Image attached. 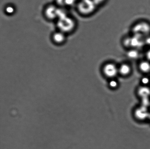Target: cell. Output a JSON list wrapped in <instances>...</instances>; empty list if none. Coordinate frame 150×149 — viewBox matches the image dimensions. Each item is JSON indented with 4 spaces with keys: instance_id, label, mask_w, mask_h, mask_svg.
Listing matches in <instances>:
<instances>
[{
    "instance_id": "1",
    "label": "cell",
    "mask_w": 150,
    "mask_h": 149,
    "mask_svg": "<svg viewBox=\"0 0 150 149\" xmlns=\"http://www.w3.org/2000/svg\"><path fill=\"white\" fill-rule=\"evenodd\" d=\"M58 26L63 33L68 32L72 30L75 26V23L72 19L66 17L59 19Z\"/></svg>"
},
{
    "instance_id": "2",
    "label": "cell",
    "mask_w": 150,
    "mask_h": 149,
    "mask_svg": "<svg viewBox=\"0 0 150 149\" xmlns=\"http://www.w3.org/2000/svg\"><path fill=\"white\" fill-rule=\"evenodd\" d=\"M103 71L107 76L113 77L117 75L118 71V69L115 65L110 63L107 64L104 66Z\"/></svg>"
},
{
    "instance_id": "3",
    "label": "cell",
    "mask_w": 150,
    "mask_h": 149,
    "mask_svg": "<svg viewBox=\"0 0 150 149\" xmlns=\"http://www.w3.org/2000/svg\"><path fill=\"white\" fill-rule=\"evenodd\" d=\"M134 33L138 35L142 36L148 33L150 31V27L149 25L146 23H142L137 24L133 29Z\"/></svg>"
},
{
    "instance_id": "4",
    "label": "cell",
    "mask_w": 150,
    "mask_h": 149,
    "mask_svg": "<svg viewBox=\"0 0 150 149\" xmlns=\"http://www.w3.org/2000/svg\"><path fill=\"white\" fill-rule=\"evenodd\" d=\"M58 10L54 7H48L45 11V15L48 18L54 19L58 17Z\"/></svg>"
},
{
    "instance_id": "5",
    "label": "cell",
    "mask_w": 150,
    "mask_h": 149,
    "mask_svg": "<svg viewBox=\"0 0 150 149\" xmlns=\"http://www.w3.org/2000/svg\"><path fill=\"white\" fill-rule=\"evenodd\" d=\"M53 39L54 41L57 43H62L65 41V35L62 32H57L54 34L53 36Z\"/></svg>"
},
{
    "instance_id": "6",
    "label": "cell",
    "mask_w": 150,
    "mask_h": 149,
    "mask_svg": "<svg viewBox=\"0 0 150 149\" xmlns=\"http://www.w3.org/2000/svg\"><path fill=\"white\" fill-rule=\"evenodd\" d=\"M131 71V68L129 64H123L120 66L118 69V71L123 75H127Z\"/></svg>"
},
{
    "instance_id": "7",
    "label": "cell",
    "mask_w": 150,
    "mask_h": 149,
    "mask_svg": "<svg viewBox=\"0 0 150 149\" xmlns=\"http://www.w3.org/2000/svg\"><path fill=\"white\" fill-rule=\"evenodd\" d=\"M139 68L142 72H149L150 71V64L148 61H142L139 64Z\"/></svg>"
},
{
    "instance_id": "8",
    "label": "cell",
    "mask_w": 150,
    "mask_h": 149,
    "mask_svg": "<svg viewBox=\"0 0 150 149\" xmlns=\"http://www.w3.org/2000/svg\"><path fill=\"white\" fill-rule=\"evenodd\" d=\"M127 55L129 58L131 59H136L139 57V53L135 50H132L128 52Z\"/></svg>"
},
{
    "instance_id": "9",
    "label": "cell",
    "mask_w": 150,
    "mask_h": 149,
    "mask_svg": "<svg viewBox=\"0 0 150 149\" xmlns=\"http://www.w3.org/2000/svg\"><path fill=\"white\" fill-rule=\"evenodd\" d=\"M14 9L12 7L8 6L6 8V11L9 14H12L14 13Z\"/></svg>"
},
{
    "instance_id": "10",
    "label": "cell",
    "mask_w": 150,
    "mask_h": 149,
    "mask_svg": "<svg viewBox=\"0 0 150 149\" xmlns=\"http://www.w3.org/2000/svg\"><path fill=\"white\" fill-rule=\"evenodd\" d=\"M117 83L115 81H112L110 82V85L112 87H117Z\"/></svg>"
},
{
    "instance_id": "11",
    "label": "cell",
    "mask_w": 150,
    "mask_h": 149,
    "mask_svg": "<svg viewBox=\"0 0 150 149\" xmlns=\"http://www.w3.org/2000/svg\"><path fill=\"white\" fill-rule=\"evenodd\" d=\"M149 80L147 78H144L142 79V82L144 84H146L149 82Z\"/></svg>"
},
{
    "instance_id": "12",
    "label": "cell",
    "mask_w": 150,
    "mask_h": 149,
    "mask_svg": "<svg viewBox=\"0 0 150 149\" xmlns=\"http://www.w3.org/2000/svg\"><path fill=\"white\" fill-rule=\"evenodd\" d=\"M146 43L150 45V37L148 38L146 40Z\"/></svg>"
}]
</instances>
